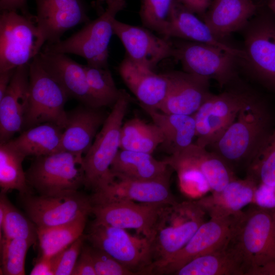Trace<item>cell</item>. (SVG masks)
Wrapping results in <instances>:
<instances>
[{"mask_svg":"<svg viewBox=\"0 0 275 275\" xmlns=\"http://www.w3.org/2000/svg\"><path fill=\"white\" fill-rule=\"evenodd\" d=\"M29 65L16 68L0 99V143L8 142L23 128L29 96Z\"/></svg>","mask_w":275,"mask_h":275,"instance_id":"cell-20","label":"cell"},{"mask_svg":"<svg viewBox=\"0 0 275 275\" xmlns=\"http://www.w3.org/2000/svg\"><path fill=\"white\" fill-rule=\"evenodd\" d=\"M172 42L173 58L180 61L184 71L214 79L221 87L236 80L237 57L205 43L181 39Z\"/></svg>","mask_w":275,"mask_h":275,"instance_id":"cell-12","label":"cell"},{"mask_svg":"<svg viewBox=\"0 0 275 275\" xmlns=\"http://www.w3.org/2000/svg\"><path fill=\"white\" fill-rule=\"evenodd\" d=\"M247 171L258 184L275 186V126Z\"/></svg>","mask_w":275,"mask_h":275,"instance_id":"cell-39","label":"cell"},{"mask_svg":"<svg viewBox=\"0 0 275 275\" xmlns=\"http://www.w3.org/2000/svg\"><path fill=\"white\" fill-rule=\"evenodd\" d=\"M175 0H140L139 15L145 28L163 37Z\"/></svg>","mask_w":275,"mask_h":275,"instance_id":"cell-40","label":"cell"},{"mask_svg":"<svg viewBox=\"0 0 275 275\" xmlns=\"http://www.w3.org/2000/svg\"><path fill=\"white\" fill-rule=\"evenodd\" d=\"M163 140L162 132L157 125L135 117L122 125L120 149L152 154Z\"/></svg>","mask_w":275,"mask_h":275,"instance_id":"cell-32","label":"cell"},{"mask_svg":"<svg viewBox=\"0 0 275 275\" xmlns=\"http://www.w3.org/2000/svg\"><path fill=\"white\" fill-rule=\"evenodd\" d=\"M27 216L37 229L57 226L92 214L90 196L79 190L57 196L19 195Z\"/></svg>","mask_w":275,"mask_h":275,"instance_id":"cell-13","label":"cell"},{"mask_svg":"<svg viewBox=\"0 0 275 275\" xmlns=\"http://www.w3.org/2000/svg\"><path fill=\"white\" fill-rule=\"evenodd\" d=\"M258 184L253 177L247 174L244 179L236 178L221 191L212 192L196 202L211 217L236 215L244 207L253 203Z\"/></svg>","mask_w":275,"mask_h":275,"instance_id":"cell-25","label":"cell"},{"mask_svg":"<svg viewBox=\"0 0 275 275\" xmlns=\"http://www.w3.org/2000/svg\"><path fill=\"white\" fill-rule=\"evenodd\" d=\"M241 31L243 54L238 65L275 93V15L269 10L257 11Z\"/></svg>","mask_w":275,"mask_h":275,"instance_id":"cell-4","label":"cell"},{"mask_svg":"<svg viewBox=\"0 0 275 275\" xmlns=\"http://www.w3.org/2000/svg\"><path fill=\"white\" fill-rule=\"evenodd\" d=\"M271 121L265 104L254 95L219 139L208 147L234 173L248 170L274 128Z\"/></svg>","mask_w":275,"mask_h":275,"instance_id":"cell-1","label":"cell"},{"mask_svg":"<svg viewBox=\"0 0 275 275\" xmlns=\"http://www.w3.org/2000/svg\"><path fill=\"white\" fill-rule=\"evenodd\" d=\"M82 158V155L64 150L35 157L25 171L28 183L42 196L77 191L84 184Z\"/></svg>","mask_w":275,"mask_h":275,"instance_id":"cell-7","label":"cell"},{"mask_svg":"<svg viewBox=\"0 0 275 275\" xmlns=\"http://www.w3.org/2000/svg\"><path fill=\"white\" fill-rule=\"evenodd\" d=\"M38 56L44 67L62 85L69 97L86 106L101 107L90 90L84 65L64 53L40 51Z\"/></svg>","mask_w":275,"mask_h":275,"instance_id":"cell-21","label":"cell"},{"mask_svg":"<svg viewBox=\"0 0 275 275\" xmlns=\"http://www.w3.org/2000/svg\"><path fill=\"white\" fill-rule=\"evenodd\" d=\"M205 212L196 201L177 202L164 206L150 239L153 259L152 271L185 246L205 222Z\"/></svg>","mask_w":275,"mask_h":275,"instance_id":"cell-6","label":"cell"},{"mask_svg":"<svg viewBox=\"0 0 275 275\" xmlns=\"http://www.w3.org/2000/svg\"><path fill=\"white\" fill-rule=\"evenodd\" d=\"M163 160L176 172L180 188L184 194L197 198L211 190L202 173L193 164L172 155Z\"/></svg>","mask_w":275,"mask_h":275,"instance_id":"cell-35","label":"cell"},{"mask_svg":"<svg viewBox=\"0 0 275 275\" xmlns=\"http://www.w3.org/2000/svg\"><path fill=\"white\" fill-rule=\"evenodd\" d=\"M173 170L164 160H159L152 154L120 149L111 171L117 179L149 180L171 175Z\"/></svg>","mask_w":275,"mask_h":275,"instance_id":"cell-27","label":"cell"},{"mask_svg":"<svg viewBox=\"0 0 275 275\" xmlns=\"http://www.w3.org/2000/svg\"><path fill=\"white\" fill-rule=\"evenodd\" d=\"M31 245L24 239L0 237L1 274H25V258Z\"/></svg>","mask_w":275,"mask_h":275,"instance_id":"cell-37","label":"cell"},{"mask_svg":"<svg viewBox=\"0 0 275 275\" xmlns=\"http://www.w3.org/2000/svg\"><path fill=\"white\" fill-rule=\"evenodd\" d=\"M190 12L199 15L201 17L205 14L211 3V0H177Z\"/></svg>","mask_w":275,"mask_h":275,"instance_id":"cell-45","label":"cell"},{"mask_svg":"<svg viewBox=\"0 0 275 275\" xmlns=\"http://www.w3.org/2000/svg\"><path fill=\"white\" fill-rule=\"evenodd\" d=\"M253 0H213L202 17L219 40L241 31L258 11Z\"/></svg>","mask_w":275,"mask_h":275,"instance_id":"cell-26","label":"cell"},{"mask_svg":"<svg viewBox=\"0 0 275 275\" xmlns=\"http://www.w3.org/2000/svg\"><path fill=\"white\" fill-rule=\"evenodd\" d=\"M104 10L96 19L85 24L78 32L64 40L46 44L43 51L72 53L80 56L90 66L108 67V45L114 35L113 23L126 0H105Z\"/></svg>","mask_w":275,"mask_h":275,"instance_id":"cell-5","label":"cell"},{"mask_svg":"<svg viewBox=\"0 0 275 275\" xmlns=\"http://www.w3.org/2000/svg\"><path fill=\"white\" fill-rule=\"evenodd\" d=\"M113 29L114 35L123 44L127 56L139 64L154 70L161 61L174 57L172 41L154 35L146 28L128 24L116 19Z\"/></svg>","mask_w":275,"mask_h":275,"instance_id":"cell-17","label":"cell"},{"mask_svg":"<svg viewBox=\"0 0 275 275\" xmlns=\"http://www.w3.org/2000/svg\"><path fill=\"white\" fill-rule=\"evenodd\" d=\"M16 69L0 72V99L5 94Z\"/></svg>","mask_w":275,"mask_h":275,"instance_id":"cell-48","label":"cell"},{"mask_svg":"<svg viewBox=\"0 0 275 275\" xmlns=\"http://www.w3.org/2000/svg\"><path fill=\"white\" fill-rule=\"evenodd\" d=\"M170 177L149 180H131L116 178L105 188L94 192L91 201L130 200L136 202L172 205L177 203L170 188Z\"/></svg>","mask_w":275,"mask_h":275,"instance_id":"cell-19","label":"cell"},{"mask_svg":"<svg viewBox=\"0 0 275 275\" xmlns=\"http://www.w3.org/2000/svg\"><path fill=\"white\" fill-rule=\"evenodd\" d=\"M173 274L244 275V273L239 260L229 244L225 248L194 258Z\"/></svg>","mask_w":275,"mask_h":275,"instance_id":"cell-31","label":"cell"},{"mask_svg":"<svg viewBox=\"0 0 275 275\" xmlns=\"http://www.w3.org/2000/svg\"><path fill=\"white\" fill-rule=\"evenodd\" d=\"M28 0H0V9L3 11H20L23 14H29L27 8Z\"/></svg>","mask_w":275,"mask_h":275,"instance_id":"cell-47","label":"cell"},{"mask_svg":"<svg viewBox=\"0 0 275 275\" xmlns=\"http://www.w3.org/2000/svg\"><path fill=\"white\" fill-rule=\"evenodd\" d=\"M88 216H83L65 224L37 229L41 256L51 258L84 234Z\"/></svg>","mask_w":275,"mask_h":275,"instance_id":"cell-34","label":"cell"},{"mask_svg":"<svg viewBox=\"0 0 275 275\" xmlns=\"http://www.w3.org/2000/svg\"><path fill=\"white\" fill-rule=\"evenodd\" d=\"M63 131L58 125L46 122L25 129L8 142L25 157L44 156L61 150Z\"/></svg>","mask_w":275,"mask_h":275,"instance_id":"cell-30","label":"cell"},{"mask_svg":"<svg viewBox=\"0 0 275 275\" xmlns=\"http://www.w3.org/2000/svg\"><path fill=\"white\" fill-rule=\"evenodd\" d=\"M68 97L64 88L44 67L38 54L29 65V96L23 128L49 122L64 130L67 122L64 107Z\"/></svg>","mask_w":275,"mask_h":275,"instance_id":"cell-8","label":"cell"},{"mask_svg":"<svg viewBox=\"0 0 275 275\" xmlns=\"http://www.w3.org/2000/svg\"><path fill=\"white\" fill-rule=\"evenodd\" d=\"M254 95L239 88H232L218 94L211 93L193 115L195 144L207 148L217 141Z\"/></svg>","mask_w":275,"mask_h":275,"instance_id":"cell-11","label":"cell"},{"mask_svg":"<svg viewBox=\"0 0 275 275\" xmlns=\"http://www.w3.org/2000/svg\"><path fill=\"white\" fill-rule=\"evenodd\" d=\"M164 74L168 80V89L157 109L161 112L194 115L211 94L207 78L184 71H170Z\"/></svg>","mask_w":275,"mask_h":275,"instance_id":"cell-18","label":"cell"},{"mask_svg":"<svg viewBox=\"0 0 275 275\" xmlns=\"http://www.w3.org/2000/svg\"><path fill=\"white\" fill-rule=\"evenodd\" d=\"M140 105L161 129L164 140L160 146L164 151L170 155L176 154L194 143L196 130L193 115L166 113Z\"/></svg>","mask_w":275,"mask_h":275,"instance_id":"cell-28","label":"cell"},{"mask_svg":"<svg viewBox=\"0 0 275 275\" xmlns=\"http://www.w3.org/2000/svg\"><path fill=\"white\" fill-rule=\"evenodd\" d=\"M86 240L115 259L134 274H151L153 259L151 243L126 229L93 221L85 234Z\"/></svg>","mask_w":275,"mask_h":275,"instance_id":"cell-9","label":"cell"},{"mask_svg":"<svg viewBox=\"0 0 275 275\" xmlns=\"http://www.w3.org/2000/svg\"><path fill=\"white\" fill-rule=\"evenodd\" d=\"M239 216L230 245L244 275H275V228L272 210L254 205Z\"/></svg>","mask_w":275,"mask_h":275,"instance_id":"cell-2","label":"cell"},{"mask_svg":"<svg viewBox=\"0 0 275 275\" xmlns=\"http://www.w3.org/2000/svg\"><path fill=\"white\" fill-rule=\"evenodd\" d=\"M130 102V96L122 90L101 130L83 156L84 186L93 192L105 188L115 179L111 173V167L120 149L123 121Z\"/></svg>","mask_w":275,"mask_h":275,"instance_id":"cell-3","label":"cell"},{"mask_svg":"<svg viewBox=\"0 0 275 275\" xmlns=\"http://www.w3.org/2000/svg\"><path fill=\"white\" fill-rule=\"evenodd\" d=\"M90 253L96 275H132L119 262L104 251L90 244Z\"/></svg>","mask_w":275,"mask_h":275,"instance_id":"cell-42","label":"cell"},{"mask_svg":"<svg viewBox=\"0 0 275 275\" xmlns=\"http://www.w3.org/2000/svg\"><path fill=\"white\" fill-rule=\"evenodd\" d=\"M272 216H273V222H274V226L275 228V209L272 210Z\"/></svg>","mask_w":275,"mask_h":275,"instance_id":"cell-50","label":"cell"},{"mask_svg":"<svg viewBox=\"0 0 275 275\" xmlns=\"http://www.w3.org/2000/svg\"><path fill=\"white\" fill-rule=\"evenodd\" d=\"M72 275H96L91 255L90 245L84 244Z\"/></svg>","mask_w":275,"mask_h":275,"instance_id":"cell-44","label":"cell"},{"mask_svg":"<svg viewBox=\"0 0 275 275\" xmlns=\"http://www.w3.org/2000/svg\"><path fill=\"white\" fill-rule=\"evenodd\" d=\"M43 44L35 16L16 11L0 15V72L29 64Z\"/></svg>","mask_w":275,"mask_h":275,"instance_id":"cell-10","label":"cell"},{"mask_svg":"<svg viewBox=\"0 0 275 275\" xmlns=\"http://www.w3.org/2000/svg\"><path fill=\"white\" fill-rule=\"evenodd\" d=\"M85 240L84 234L68 246L51 257L54 275H72Z\"/></svg>","mask_w":275,"mask_h":275,"instance_id":"cell-41","label":"cell"},{"mask_svg":"<svg viewBox=\"0 0 275 275\" xmlns=\"http://www.w3.org/2000/svg\"><path fill=\"white\" fill-rule=\"evenodd\" d=\"M2 236L8 239H21L32 245L38 240L37 229L33 222L17 209L8 199L5 217L2 227Z\"/></svg>","mask_w":275,"mask_h":275,"instance_id":"cell-38","label":"cell"},{"mask_svg":"<svg viewBox=\"0 0 275 275\" xmlns=\"http://www.w3.org/2000/svg\"><path fill=\"white\" fill-rule=\"evenodd\" d=\"M164 38H177L209 44L237 57H241L243 51L217 39L203 20L195 13L175 0L170 14Z\"/></svg>","mask_w":275,"mask_h":275,"instance_id":"cell-24","label":"cell"},{"mask_svg":"<svg viewBox=\"0 0 275 275\" xmlns=\"http://www.w3.org/2000/svg\"><path fill=\"white\" fill-rule=\"evenodd\" d=\"M101 108L82 104L67 112V122L62 135L61 150L82 155L87 153L109 114Z\"/></svg>","mask_w":275,"mask_h":275,"instance_id":"cell-22","label":"cell"},{"mask_svg":"<svg viewBox=\"0 0 275 275\" xmlns=\"http://www.w3.org/2000/svg\"><path fill=\"white\" fill-rule=\"evenodd\" d=\"M252 204L263 209H275V186L258 184Z\"/></svg>","mask_w":275,"mask_h":275,"instance_id":"cell-43","label":"cell"},{"mask_svg":"<svg viewBox=\"0 0 275 275\" xmlns=\"http://www.w3.org/2000/svg\"><path fill=\"white\" fill-rule=\"evenodd\" d=\"M266 4L268 10L275 15V0H267Z\"/></svg>","mask_w":275,"mask_h":275,"instance_id":"cell-49","label":"cell"},{"mask_svg":"<svg viewBox=\"0 0 275 275\" xmlns=\"http://www.w3.org/2000/svg\"><path fill=\"white\" fill-rule=\"evenodd\" d=\"M172 155L197 167L205 177L212 192L221 191L236 178L235 173L219 156L195 143Z\"/></svg>","mask_w":275,"mask_h":275,"instance_id":"cell-29","label":"cell"},{"mask_svg":"<svg viewBox=\"0 0 275 275\" xmlns=\"http://www.w3.org/2000/svg\"><path fill=\"white\" fill-rule=\"evenodd\" d=\"M94 221L111 226L135 230L150 239L162 209L168 205L130 200L91 201Z\"/></svg>","mask_w":275,"mask_h":275,"instance_id":"cell-15","label":"cell"},{"mask_svg":"<svg viewBox=\"0 0 275 275\" xmlns=\"http://www.w3.org/2000/svg\"><path fill=\"white\" fill-rule=\"evenodd\" d=\"M35 21L44 44L61 40L63 35L77 25L91 20L85 0H34Z\"/></svg>","mask_w":275,"mask_h":275,"instance_id":"cell-16","label":"cell"},{"mask_svg":"<svg viewBox=\"0 0 275 275\" xmlns=\"http://www.w3.org/2000/svg\"><path fill=\"white\" fill-rule=\"evenodd\" d=\"M240 213L226 217H212L204 222L185 246L154 267L152 274H174L194 258L227 247L234 234Z\"/></svg>","mask_w":275,"mask_h":275,"instance_id":"cell-14","label":"cell"},{"mask_svg":"<svg viewBox=\"0 0 275 275\" xmlns=\"http://www.w3.org/2000/svg\"><path fill=\"white\" fill-rule=\"evenodd\" d=\"M25 158L8 142L0 143L1 193L16 190L19 195L32 194L22 167Z\"/></svg>","mask_w":275,"mask_h":275,"instance_id":"cell-33","label":"cell"},{"mask_svg":"<svg viewBox=\"0 0 275 275\" xmlns=\"http://www.w3.org/2000/svg\"><path fill=\"white\" fill-rule=\"evenodd\" d=\"M119 71L140 104L159 108L168 89V80L164 73L157 74L153 70L132 61L127 56L121 62Z\"/></svg>","mask_w":275,"mask_h":275,"instance_id":"cell-23","label":"cell"},{"mask_svg":"<svg viewBox=\"0 0 275 275\" xmlns=\"http://www.w3.org/2000/svg\"><path fill=\"white\" fill-rule=\"evenodd\" d=\"M84 66L89 88L96 100L101 107L113 106L122 90L116 87L108 68Z\"/></svg>","mask_w":275,"mask_h":275,"instance_id":"cell-36","label":"cell"},{"mask_svg":"<svg viewBox=\"0 0 275 275\" xmlns=\"http://www.w3.org/2000/svg\"><path fill=\"white\" fill-rule=\"evenodd\" d=\"M31 275H54L51 258L40 256L30 273Z\"/></svg>","mask_w":275,"mask_h":275,"instance_id":"cell-46","label":"cell"},{"mask_svg":"<svg viewBox=\"0 0 275 275\" xmlns=\"http://www.w3.org/2000/svg\"><path fill=\"white\" fill-rule=\"evenodd\" d=\"M99 1H101V2H103V1H105V0H99Z\"/></svg>","mask_w":275,"mask_h":275,"instance_id":"cell-51","label":"cell"}]
</instances>
